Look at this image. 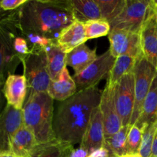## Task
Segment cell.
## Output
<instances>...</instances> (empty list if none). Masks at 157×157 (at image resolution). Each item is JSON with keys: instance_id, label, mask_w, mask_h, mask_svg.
<instances>
[{"instance_id": "1", "label": "cell", "mask_w": 157, "mask_h": 157, "mask_svg": "<svg viewBox=\"0 0 157 157\" xmlns=\"http://www.w3.org/2000/svg\"><path fill=\"white\" fill-rule=\"evenodd\" d=\"M21 34H35L57 39L75 21L70 0H30L17 9Z\"/></svg>"}, {"instance_id": "2", "label": "cell", "mask_w": 157, "mask_h": 157, "mask_svg": "<svg viewBox=\"0 0 157 157\" xmlns=\"http://www.w3.org/2000/svg\"><path fill=\"white\" fill-rule=\"evenodd\" d=\"M102 91L97 87L79 90L62 101L54 115L56 139L75 146L81 144L92 113L101 101Z\"/></svg>"}, {"instance_id": "3", "label": "cell", "mask_w": 157, "mask_h": 157, "mask_svg": "<svg viewBox=\"0 0 157 157\" xmlns=\"http://www.w3.org/2000/svg\"><path fill=\"white\" fill-rule=\"evenodd\" d=\"M24 125L33 132L38 144L56 139L54 131V100L47 92L28 93L22 107Z\"/></svg>"}, {"instance_id": "4", "label": "cell", "mask_w": 157, "mask_h": 157, "mask_svg": "<svg viewBox=\"0 0 157 157\" xmlns=\"http://www.w3.org/2000/svg\"><path fill=\"white\" fill-rule=\"evenodd\" d=\"M21 33L17 9L6 12L0 9V76L6 79L14 75L21 63L13 49L14 40Z\"/></svg>"}, {"instance_id": "5", "label": "cell", "mask_w": 157, "mask_h": 157, "mask_svg": "<svg viewBox=\"0 0 157 157\" xmlns=\"http://www.w3.org/2000/svg\"><path fill=\"white\" fill-rule=\"evenodd\" d=\"M28 93L47 92L51 82L48 68L47 54L44 49H32L21 59Z\"/></svg>"}, {"instance_id": "6", "label": "cell", "mask_w": 157, "mask_h": 157, "mask_svg": "<svg viewBox=\"0 0 157 157\" xmlns=\"http://www.w3.org/2000/svg\"><path fill=\"white\" fill-rule=\"evenodd\" d=\"M156 74V67L143 55L136 59L133 70L135 80V104L130 125H133L137 121L142 110L143 104L150 91Z\"/></svg>"}, {"instance_id": "7", "label": "cell", "mask_w": 157, "mask_h": 157, "mask_svg": "<svg viewBox=\"0 0 157 157\" xmlns=\"http://www.w3.org/2000/svg\"><path fill=\"white\" fill-rule=\"evenodd\" d=\"M150 1L148 0H126L125 6L121 13L110 21V30L126 29L140 33L150 12Z\"/></svg>"}, {"instance_id": "8", "label": "cell", "mask_w": 157, "mask_h": 157, "mask_svg": "<svg viewBox=\"0 0 157 157\" xmlns=\"http://www.w3.org/2000/svg\"><path fill=\"white\" fill-rule=\"evenodd\" d=\"M114 61L115 58L109 49L102 55H98L87 68L73 77L78 91L96 87L103 78L108 77Z\"/></svg>"}, {"instance_id": "9", "label": "cell", "mask_w": 157, "mask_h": 157, "mask_svg": "<svg viewBox=\"0 0 157 157\" xmlns=\"http://www.w3.org/2000/svg\"><path fill=\"white\" fill-rule=\"evenodd\" d=\"M110 50L115 58L121 55H128L138 58L142 55L140 33L126 29H113L107 35Z\"/></svg>"}, {"instance_id": "10", "label": "cell", "mask_w": 157, "mask_h": 157, "mask_svg": "<svg viewBox=\"0 0 157 157\" xmlns=\"http://www.w3.org/2000/svg\"><path fill=\"white\" fill-rule=\"evenodd\" d=\"M135 80L133 73L119 80L115 85V102L123 126L130 124L135 104Z\"/></svg>"}, {"instance_id": "11", "label": "cell", "mask_w": 157, "mask_h": 157, "mask_svg": "<svg viewBox=\"0 0 157 157\" xmlns=\"http://www.w3.org/2000/svg\"><path fill=\"white\" fill-rule=\"evenodd\" d=\"M99 107L104 122L105 138L110 137L123 127L115 102V86L111 87L106 84L102 91Z\"/></svg>"}, {"instance_id": "12", "label": "cell", "mask_w": 157, "mask_h": 157, "mask_svg": "<svg viewBox=\"0 0 157 157\" xmlns=\"http://www.w3.org/2000/svg\"><path fill=\"white\" fill-rule=\"evenodd\" d=\"M23 124L22 110L6 104L0 115V151H10L12 138Z\"/></svg>"}, {"instance_id": "13", "label": "cell", "mask_w": 157, "mask_h": 157, "mask_svg": "<svg viewBox=\"0 0 157 157\" xmlns=\"http://www.w3.org/2000/svg\"><path fill=\"white\" fill-rule=\"evenodd\" d=\"M142 55L157 70V17L150 5V12L140 30Z\"/></svg>"}, {"instance_id": "14", "label": "cell", "mask_w": 157, "mask_h": 157, "mask_svg": "<svg viewBox=\"0 0 157 157\" xmlns=\"http://www.w3.org/2000/svg\"><path fill=\"white\" fill-rule=\"evenodd\" d=\"M104 140L105 134L104 122L101 109L98 106L92 113L90 122L80 144V149L88 155L91 152L104 147Z\"/></svg>"}, {"instance_id": "15", "label": "cell", "mask_w": 157, "mask_h": 157, "mask_svg": "<svg viewBox=\"0 0 157 157\" xmlns=\"http://www.w3.org/2000/svg\"><path fill=\"white\" fill-rule=\"evenodd\" d=\"M3 93L7 104L22 110L28 95L27 81L24 75H9L5 81Z\"/></svg>"}, {"instance_id": "16", "label": "cell", "mask_w": 157, "mask_h": 157, "mask_svg": "<svg viewBox=\"0 0 157 157\" xmlns=\"http://www.w3.org/2000/svg\"><path fill=\"white\" fill-rule=\"evenodd\" d=\"M87 40L84 23L75 20L60 32L56 41L60 48L67 54L81 44H85Z\"/></svg>"}, {"instance_id": "17", "label": "cell", "mask_w": 157, "mask_h": 157, "mask_svg": "<svg viewBox=\"0 0 157 157\" xmlns=\"http://www.w3.org/2000/svg\"><path fill=\"white\" fill-rule=\"evenodd\" d=\"M38 145L33 132L23 124L11 142L10 151L21 157H31Z\"/></svg>"}, {"instance_id": "18", "label": "cell", "mask_w": 157, "mask_h": 157, "mask_svg": "<svg viewBox=\"0 0 157 157\" xmlns=\"http://www.w3.org/2000/svg\"><path fill=\"white\" fill-rule=\"evenodd\" d=\"M78 92L76 84L71 78L67 67L61 72L59 79L51 81L47 93L53 100L58 101H66Z\"/></svg>"}, {"instance_id": "19", "label": "cell", "mask_w": 157, "mask_h": 157, "mask_svg": "<svg viewBox=\"0 0 157 157\" xmlns=\"http://www.w3.org/2000/svg\"><path fill=\"white\" fill-rule=\"evenodd\" d=\"M96 49H90L86 44H82L66 54V66H70L78 75L87 68L97 58Z\"/></svg>"}, {"instance_id": "20", "label": "cell", "mask_w": 157, "mask_h": 157, "mask_svg": "<svg viewBox=\"0 0 157 157\" xmlns=\"http://www.w3.org/2000/svg\"><path fill=\"white\" fill-rule=\"evenodd\" d=\"M157 122V74L143 104L140 115L135 125L144 130L147 126ZM134 125V124H133Z\"/></svg>"}, {"instance_id": "21", "label": "cell", "mask_w": 157, "mask_h": 157, "mask_svg": "<svg viewBox=\"0 0 157 157\" xmlns=\"http://www.w3.org/2000/svg\"><path fill=\"white\" fill-rule=\"evenodd\" d=\"M75 19L82 23L102 18L96 0H70Z\"/></svg>"}, {"instance_id": "22", "label": "cell", "mask_w": 157, "mask_h": 157, "mask_svg": "<svg viewBox=\"0 0 157 157\" xmlns=\"http://www.w3.org/2000/svg\"><path fill=\"white\" fill-rule=\"evenodd\" d=\"M47 54L48 68L51 81L59 79L61 72L66 67V53L55 41L45 48Z\"/></svg>"}, {"instance_id": "23", "label": "cell", "mask_w": 157, "mask_h": 157, "mask_svg": "<svg viewBox=\"0 0 157 157\" xmlns=\"http://www.w3.org/2000/svg\"><path fill=\"white\" fill-rule=\"evenodd\" d=\"M74 150L73 145L55 139L38 144L31 157H70Z\"/></svg>"}, {"instance_id": "24", "label": "cell", "mask_w": 157, "mask_h": 157, "mask_svg": "<svg viewBox=\"0 0 157 157\" xmlns=\"http://www.w3.org/2000/svg\"><path fill=\"white\" fill-rule=\"evenodd\" d=\"M137 58L128 55H121L115 58L114 64L107 77V84L111 87L116 85L121 78L133 73Z\"/></svg>"}, {"instance_id": "25", "label": "cell", "mask_w": 157, "mask_h": 157, "mask_svg": "<svg viewBox=\"0 0 157 157\" xmlns=\"http://www.w3.org/2000/svg\"><path fill=\"white\" fill-rule=\"evenodd\" d=\"M131 125L123 126L117 133L104 140V146L110 151L111 156L117 157L128 153L127 150V134Z\"/></svg>"}, {"instance_id": "26", "label": "cell", "mask_w": 157, "mask_h": 157, "mask_svg": "<svg viewBox=\"0 0 157 157\" xmlns=\"http://www.w3.org/2000/svg\"><path fill=\"white\" fill-rule=\"evenodd\" d=\"M101 10V17L110 23L116 18L125 6L126 0H96Z\"/></svg>"}, {"instance_id": "27", "label": "cell", "mask_w": 157, "mask_h": 157, "mask_svg": "<svg viewBox=\"0 0 157 157\" xmlns=\"http://www.w3.org/2000/svg\"><path fill=\"white\" fill-rule=\"evenodd\" d=\"M84 25L87 40L106 36L110 32V23L103 18L88 21L84 23Z\"/></svg>"}, {"instance_id": "28", "label": "cell", "mask_w": 157, "mask_h": 157, "mask_svg": "<svg viewBox=\"0 0 157 157\" xmlns=\"http://www.w3.org/2000/svg\"><path fill=\"white\" fill-rule=\"evenodd\" d=\"M157 130V122L147 126L143 130V138L138 153L142 157L152 156V147Z\"/></svg>"}, {"instance_id": "29", "label": "cell", "mask_w": 157, "mask_h": 157, "mask_svg": "<svg viewBox=\"0 0 157 157\" xmlns=\"http://www.w3.org/2000/svg\"><path fill=\"white\" fill-rule=\"evenodd\" d=\"M143 138V130L136 125H131L127 134V150L128 153L138 152Z\"/></svg>"}, {"instance_id": "30", "label": "cell", "mask_w": 157, "mask_h": 157, "mask_svg": "<svg viewBox=\"0 0 157 157\" xmlns=\"http://www.w3.org/2000/svg\"><path fill=\"white\" fill-rule=\"evenodd\" d=\"M13 49L15 53L16 54V55L21 61V59L30 53V48H29L27 41L23 37L21 33L17 37H15L13 42Z\"/></svg>"}, {"instance_id": "31", "label": "cell", "mask_w": 157, "mask_h": 157, "mask_svg": "<svg viewBox=\"0 0 157 157\" xmlns=\"http://www.w3.org/2000/svg\"><path fill=\"white\" fill-rule=\"evenodd\" d=\"M28 0H2L0 1V9L6 12L15 11L19 9Z\"/></svg>"}, {"instance_id": "32", "label": "cell", "mask_w": 157, "mask_h": 157, "mask_svg": "<svg viewBox=\"0 0 157 157\" xmlns=\"http://www.w3.org/2000/svg\"><path fill=\"white\" fill-rule=\"evenodd\" d=\"M110 151L106 148L105 147H102L101 148L98 149V150H94V151L91 152L89 153L86 157H110Z\"/></svg>"}, {"instance_id": "33", "label": "cell", "mask_w": 157, "mask_h": 157, "mask_svg": "<svg viewBox=\"0 0 157 157\" xmlns=\"http://www.w3.org/2000/svg\"><path fill=\"white\" fill-rule=\"evenodd\" d=\"M6 80V78L0 76V115L2 113L3 110H4L6 106V104L5 105V103H6V100L4 96V93H3V87H4Z\"/></svg>"}, {"instance_id": "34", "label": "cell", "mask_w": 157, "mask_h": 157, "mask_svg": "<svg viewBox=\"0 0 157 157\" xmlns=\"http://www.w3.org/2000/svg\"><path fill=\"white\" fill-rule=\"evenodd\" d=\"M157 156V130L155 134L154 140H153V147H152V156Z\"/></svg>"}, {"instance_id": "35", "label": "cell", "mask_w": 157, "mask_h": 157, "mask_svg": "<svg viewBox=\"0 0 157 157\" xmlns=\"http://www.w3.org/2000/svg\"><path fill=\"white\" fill-rule=\"evenodd\" d=\"M0 157H21L11 151H0Z\"/></svg>"}, {"instance_id": "36", "label": "cell", "mask_w": 157, "mask_h": 157, "mask_svg": "<svg viewBox=\"0 0 157 157\" xmlns=\"http://www.w3.org/2000/svg\"><path fill=\"white\" fill-rule=\"evenodd\" d=\"M117 157H142V156H141V155L138 152H136V153H127Z\"/></svg>"}, {"instance_id": "37", "label": "cell", "mask_w": 157, "mask_h": 157, "mask_svg": "<svg viewBox=\"0 0 157 157\" xmlns=\"http://www.w3.org/2000/svg\"><path fill=\"white\" fill-rule=\"evenodd\" d=\"M150 6H151V8H152V9H153V10L154 11L155 14H156V17H157V7H155V6H153V5L151 4V2H150Z\"/></svg>"}, {"instance_id": "38", "label": "cell", "mask_w": 157, "mask_h": 157, "mask_svg": "<svg viewBox=\"0 0 157 157\" xmlns=\"http://www.w3.org/2000/svg\"><path fill=\"white\" fill-rule=\"evenodd\" d=\"M150 157H157V156H150Z\"/></svg>"}, {"instance_id": "39", "label": "cell", "mask_w": 157, "mask_h": 157, "mask_svg": "<svg viewBox=\"0 0 157 157\" xmlns=\"http://www.w3.org/2000/svg\"><path fill=\"white\" fill-rule=\"evenodd\" d=\"M110 157H114V156H110Z\"/></svg>"}, {"instance_id": "40", "label": "cell", "mask_w": 157, "mask_h": 157, "mask_svg": "<svg viewBox=\"0 0 157 157\" xmlns=\"http://www.w3.org/2000/svg\"><path fill=\"white\" fill-rule=\"evenodd\" d=\"M70 157H71V156H70Z\"/></svg>"}]
</instances>
